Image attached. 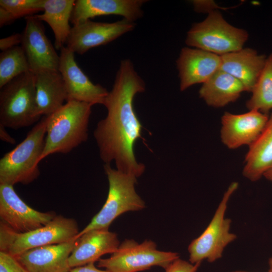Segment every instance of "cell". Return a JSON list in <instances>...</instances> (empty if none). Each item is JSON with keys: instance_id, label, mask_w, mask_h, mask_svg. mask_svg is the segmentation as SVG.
Here are the masks:
<instances>
[{"instance_id": "4316f807", "label": "cell", "mask_w": 272, "mask_h": 272, "mask_svg": "<svg viewBox=\"0 0 272 272\" xmlns=\"http://www.w3.org/2000/svg\"><path fill=\"white\" fill-rule=\"evenodd\" d=\"M0 272H28L17 258L7 252L0 251Z\"/></svg>"}, {"instance_id": "83f0119b", "label": "cell", "mask_w": 272, "mask_h": 272, "mask_svg": "<svg viewBox=\"0 0 272 272\" xmlns=\"http://www.w3.org/2000/svg\"><path fill=\"white\" fill-rule=\"evenodd\" d=\"M201 262L192 264L179 258L171 262L165 268V272H196Z\"/></svg>"}, {"instance_id": "e575fe53", "label": "cell", "mask_w": 272, "mask_h": 272, "mask_svg": "<svg viewBox=\"0 0 272 272\" xmlns=\"http://www.w3.org/2000/svg\"><path fill=\"white\" fill-rule=\"evenodd\" d=\"M232 272H247V271H241V270H236V271H232Z\"/></svg>"}, {"instance_id": "7a4b0ae2", "label": "cell", "mask_w": 272, "mask_h": 272, "mask_svg": "<svg viewBox=\"0 0 272 272\" xmlns=\"http://www.w3.org/2000/svg\"><path fill=\"white\" fill-rule=\"evenodd\" d=\"M92 106L85 102L68 101L47 115L45 143L41 161L53 154L68 153L88 140Z\"/></svg>"}, {"instance_id": "836d02e7", "label": "cell", "mask_w": 272, "mask_h": 272, "mask_svg": "<svg viewBox=\"0 0 272 272\" xmlns=\"http://www.w3.org/2000/svg\"><path fill=\"white\" fill-rule=\"evenodd\" d=\"M268 272H272V257L269 258L268 261Z\"/></svg>"}, {"instance_id": "e0dca14e", "label": "cell", "mask_w": 272, "mask_h": 272, "mask_svg": "<svg viewBox=\"0 0 272 272\" xmlns=\"http://www.w3.org/2000/svg\"><path fill=\"white\" fill-rule=\"evenodd\" d=\"M75 238L65 243L28 250L16 257L28 272H67L69 258L76 243Z\"/></svg>"}, {"instance_id": "ac0fdd59", "label": "cell", "mask_w": 272, "mask_h": 272, "mask_svg": "<svg viewBox=\"0 0 272 272\" xmlns=\"http://www.w3.org/2000/svg\"><path fill=\"white\" fill-rule=\"evenodd\" d=\"M120 245L117 234L108 229H96L83 234L69 258L71 268L95 263L106 254L114 253Z\"/></svg>"}, {"instance_id": "30bf717a", "label": "cell", "mask_w": 272, "mask_h": 272, "mask_svg": "<svg viewBox=\"0 0 272 272\" xmlns=\"http://www.w3.org/2000/svg\"><path fill=\"white\" fill-rule=\"evenodd\" d=\"M135 25V22L125 19L112 23L88 20L72 27L65 44L74 53L82 55L90 49L108 44L133 30Z\"/></svg>"}, {"instance_id": "9c48e42d", "label": "cell", "mask_w": 272, "mask_h": 272, "mask_svg": "<svg viewBox=\"0 0 272 272\" xmlns=\"http://www.w3.org/2000/svg\"><path fill=\"white\" fill-rule=\"evenodd\" d=\"M179 258L177 252L158 250L153 241L146 240L139 244L126 239L109 257L100 258L97 265L109 272H138L154 266L165 269Z\"/></svg>"}, {"instance_id": "d6a6232c", "label": "cell", "mask_w": 272, "mask_h": 272, "mask_svg": "<svg viewBox=\"0 0 272 272\" xmlns=\"http://www.w3.org/2000/svg\"><path fill=\"white\" fill-rule=\"evenodd\" d=\"M263 176L272 183V166L264 173Z\"/></svg>"}, {"instance_id": "4fadbf2b", "label": "cell", "mask_w": 272, "mask_h": 272, "mask_svg": "<svg viewBox=\"0 0 272 272\" xmlns=\"http://www.w3.org/2000/svg\"><path fill=\"white\" fill-rule=\"evenodd\" d=\"M25 20L21 47L30 71L33 73L45 70L58 71L59 55L45 35L42 22L34 15L26 17Z\"/></svg>"}, {"instance_id": "ba28073f", "label": "cell", "mask_w": 272, "mask_h": 272, "mask_svg": "<svg viewBox=\"0 0 272 272\" xmlns=\"http://www.w3.org/2000/svg\"><path fill=\"white\" fill-rule=\"evenodd\" d=\"M239 184L232 182L220 201L210 223L199 236L188 247L189 262L195 264L206 259L214 262L222 257L225 247L233 242L237 236L230 232L231 220L225 218L228 202Z\"/></svg>"}, {"instance_id": "d4e9b609", "label": "cell", "mask_w": 272, "mask_h": 272, "mask_svg": "<svg viewBox=\"0 0 272 272\" xmlns=\"http://www.w3.org/2000/svg\"><path fill=\"white\" fill-rule=\"evenodd\" d=\"M30 66L21 46L0 54V88L19 76L30 72Z\"/></svg>"}, {"instance_id": "8fae6325", "label": "cell", "mask_w": 272, "mask_h": 272, "mask_svg": "<svg viewBox=\"0 0 272 272\" xmlns=\"http://www.w3.org/2000/svg\"><path fill=\"white\" fill-rule=\"evenodd\" d=\"M56 215L54 212H41L24 202L14 186L0 184V218L14 231L29 232L43 227Z\"/></svg>"}, {"instance_id": "ffe728a7", "label": "cell", "mask_w": 272, "mask_h": 272, "mask_svg": "<svg viewBox=\"0 0 272 272\" xmlns=\"http://www.w3.org/2000/svg\"><path fill=\"white\" fill-rule=\"evenodd\" d=\"M36 99L38 114L41 116L51 114L67 101V93L58 71L45 70L34 73Z\"/></svg>"}, {"instance_id": "44dd1931", "label": "cell", "mask_w": 272, "mask_h": 272, "mask_svg": "<svg viewBox=\"0 0 272 272\" xmlns=\"http://www.w3.org/2000/svg\"><path fill=\"white\" fill-rule=\"evenodd\" d=\"M244 91L240 81L219 70L202 84L199 95L209 106L219 108L236 101Z\"/></svg>"}, {"instance_id": "8992f818", "label": "cell", "mask_w": 272, "mask_h": 272, "mask_svg": "<svg viewBox=\"0 0 272 272\" xmlns=\"http://www.w3.org/2000/svg\"><path fill=\"white\" fill-rule=\"evenodd\" d=\"M34 74L31 71L15 78L0 91V125L19 129L38 121Z\"/></svg>"}, {"instance_id": "f546056e", "label": "cell", "mask_w": 272, "mask_h": 272, "mask_svg": "<svg viewBox=\"0 0 272 272\" xmlns=\"http://www.w3.org/2000/svg\"><path fill=\"white\" fill-rule=\"evenodd\" d=\"M94 263H90L84 265L73 267L67 272H109L105 269L98 268Z\"/></svg>"}, {"instance_id": "9a60e30c", "label": "cell", "mask_w": 272, "mask_h": 272, "mask_svg": "<svg viewBox=\"0 0 272 272\" xmlns=\"http://www.w3.org/2000/svg\"><path fill=\"white\" fill-rule=\"evenodd\" d=\"M221 56L189 47H183L176 61L180 79V90L203 83L220 69Z\"/></svg>"}, {"instance_id": "5bb4252c", "label": "cell", "mask_w": 272, "mask_h": 272, "mask_svg": "<svg viewBox=\"0 0 272 272\" xmlns=\"http://www.w3.org/2000/svg\"><path fill=\"white\" fill-rule=\"evenodd\" d=\"M268 119V114L254 110L239 114L225 112L221 117V141L230 149L249 146L259 135Z\"/></svg>"}, {"instance_id": "d6986e66", "label": "cell", "mask_w": 272, "mask_h": 272, "mask_svg": "<svg viewBox=\"0 0 272 272\" xmlns=\"http://www.w3.org/2000/svg\"><path fill=\"white\" fill-rule=\"evenodd\" d=\"M221 56V70L232 75L243 85L245 91L251 92L266 57L253 49L242 48Z\"/></svg>"}, {"instance_id": "f1b7e54d", "label": "cell", "mask_w": 272, "mask_h": 272, "mask_svg": "<svg viewBox=\"0 0 272 272\" xmlns=\"http://www.w3.org/2000/svg\"><path fill=\"white\" fill-rule=\"evenodd\" d=\"M22 34L14 33L0 39V49L4 51L21 44Z\"/></svg>"}, {"instance_id": "2e32d148", "label": "cell", "mask_w": 272, "mask_h": 272, "mask_svg": "<svg viewBox=\"0 0 272 272\" xmlns=\"http://www.w3.org/2000/svg\"><path fill=\"white\" fill-rule=\"evenodd\" d=\"M145 0H77L72 11L71 22L78 24L97 16L118 15L131 22L144 14Z\"/></svg>"}, {"instance_id": "7402d4cb", "label": "cell", "mask_w": 272, "mask_h": 272, "mask_svg": "<svg viewBox=\"0 0 272 272\" xmlns=\"http://www.w3.org/2000/svg\"><path fill=\"white\" fill-rule=\"evenodd\" d=\"M249 147L242 173L245 178L254 182L272 166V112L259 135Z\"/></svg>"}, {"instance_id": "277c9868", "label": "cell", "mask_w": 272, "mask_h": 272, "mask_svg": "<svg viewBox=\"0 0 272 272\" xmlns=\"http://www.w3.org/2000/svg\"><path fill=\"white\" fill-rule=\"evenodd\" d=\"M79 232L75 219L61 215H56L41 228L24 233L17 232L1 221L0 251L17 257L33 248L69 242Z\"/></svg>"}, {"instance_id": "5b68a950", "label": "cell", "mask_w": 272, "mask_h": 272, "mask_svg": "<svg viewBox=\"0 0 272 272\" xmlns=\"http://www.w3.org/2000/svg\"><path fill=\"white\" fill-rule=\"evenodd\" d=\"M104 169L109 182L107 199L100 211L79 232L76 239L93 229H108L120 215L128 211L141 210L145 207L144 201L135 190L136 177L114 169L110 164H105Z\"/></svg>"}, {"instance_id": "484cf974", "label": "cell", "mask_w": 272, "mask_h": 272, "mask_svg": "<svg viewBox=\"0 0 272 272\" xmlns=\"http://www.w3.org/2000/svg\"><path fill=\"white\" fill-rule=\"evenodd\" d=\"M44 0H1L0 7L8 10L15 20L43 11Z\"/></svg>"}, {"instance_id": "603a6c76", "label": "cell", "mask_w": 272, "mask_h": 272, "mask_svg": "<svg viewBox=\"0 0 272 272\" xmlns=\"http://www.w3.org/2000/svg\"><path fill=\"white\" fill-rule=\"evenodd\" d=\"M76 1L44 0L43 13L34 16L39 21L46 22L54 36V47L61 49L66 43L72 27L71 18Z\"/></svg>"}, {"instance_id": "4dcf8cb0", "label": "cell", "mask_w": 272, "mask_h": 272, "mask_svg": "<svg viewBox=\"0 0 272 272\" xmlns=\"http://www.w3.org/2000/svg\"><path fill=\"white\" fill-rule=\"evenodd\" d=\"M16 20L7 10L0 7V27L10 24Z\"/></svg>"}, {"instance_id": "6da1fadb", "label": "cell", "mask_w": 272, "mask_h": 272, "mask_svg": "<svg viewBox=\"0 0 272 272\" xmlns=\"http://www.w3.org/2000/svg\"><path fill=\"white\" fill-rule=\"evenodd\" d=\"M145 89V83L131 60H122L103 104L107 110L106 117L98 122L94 132L102 161L105 164L114 161L118 170L137 178L144 173L145 167L137 161L134 154V144L141 137L142 126L133 101L136 94Z\"/></svg>"}, {"instance_id": "52a82bcc", "label": "cell", "mask_w": 272, "mask_h": 272, "mask_svg": "<svg viewBox=\"0 0 272 272\" xmlns=\"http://www.w3.org/2000/svg\"><path fill=\"white\" fill-rule=\"evenodd\" d=\"M247 32L228 23L218 11H211L202 21L193 24L188 31L186 44L218 55L243 48Z\"/></svg>"}, {"instance_id": "7c38bea8", "label": "cell", "mask_w": 272, "mask_h": 272, "mask_svg": "<svg viewBox=\"0 0 272 272\" xmlns=\"http://www.w3.org/2000/svg\"><path fill=\"white\" fill-rule=\"evenodd\" d=\"M58 70L65 86L66 101H76L92 105L104 104L109 92L89 79L77 63L75 53L66 46L60 49Z\"/></svg>"}, {"instance_id": "3957f363", "label": "cell", "mask_w": 272, "mask_h": 272, "mask_svg": "<svg viewBox=\"0 0 272 272\" xmlns=\"http://www.w3.org/2000/svg\"><path fill=\"white\" fill-rule=\"evenodd\" d=\"M47 123V116H43L25 139L1 159L0 184H28L39 177L38 164L45 147Z\"/></svg>"}, {"instance_id": "1f68e13d", "label": "cell", "mask_w": 272, "mask_h": 272, "mask_svg": "<svg viewBox=\"0 0 272 272\" xmlns=\"http://www.w3.org/2000/svg\"><path fill=\"white\" fill-rule=\"evenodd\" d=\"M0 138L1 140L11 144L16 142L15 140L7 132L5 127L2 125H0Z\"/></svg>"}, {"instance_id": "cb8c5ba5", "label": "cell", "mask_w": 272, "mask_h": 272, "mask_svg": "<svg viewBox=\"0 0 272 272\" xmlns=\"http://www.w3.org/2000/svg\"><path fill=\"white\" fill-rule=\"evenodd\" d=\"M251 93L250 98L246 103L247 109L268 114L272 109V54L266 57L264 67Z\"/></svg>"}]
</instances>
